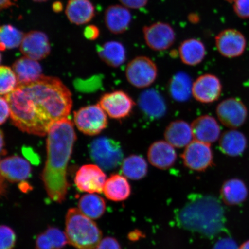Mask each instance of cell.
I'll list each match as a JSON object with an SVG mask.
<instances>
[{
	"label": "cell",
	"instance_id": "cell-37",
	"mask_svg": "<svg viewBox=\"0 0 249 249\" xmlns=\"http://www.w3.org/2000/svg\"><path fill=\"white\" fill-rule=\"evenodd\" d=\"M36 249H54L51 239L45 232L40 233L36 241Z\"/></svg>",
	"mask_w": 249,
	"mask_h": 249
},
{
	"label": "cell",
	"instance_id": "cell-11",
	"mask_svg": "<svg viewBox=\"0 0 249 249\" xmlns=\"http://www.w3.org/2000/svg\"><path fill=\"white\" fill-rule=\"evenodd\" d=\"M216 114L220 122L229 128H238L244 124L248 117V109L240 99L230 98L218 105Z\"/></svg>",
	"mask_w": 249,
	"mask_h": 249
},
{
	"label": "cell",
	"instance_id": "cell-22",
	"mask_svg": "<svg viewBox=\"0 0 249 249\" xmlns=\"http://www.w3.org/2000/svg\"><path fill=\"white\" fill-rule=\"evenodd\" d=\"M166 141L174 147H186L193 140L191 125L183 120H176L170 123L164 131Z\"/></svg>",
	"mask_w": 249,
	"mask_h": 249
},
{
	"label": "cell",
	"instance_id": "cell-15",
	"mask_svg": "<svg viewBox=\"0 0 249 249\" xmlns=\"http://www.w3.org/2000/svg\"><path fill=\"white\" fill-rule=\"evenodd\" d=\"M222 92V85L216 76L204 74L193 84L192 95L202 104H211L218 100Z\"/></svg>",
	"mask_w": 249,
	"mask_h": 249
},
{
	"label": "cell",
	"instance_id": "cell-20",
	"mask_svg": "<svg viewBox=\"0 0 249 249\" xmlns=\"http://www.w3.org/2000/svg\"><path fill=\"white\" fill-rule=\"evenodd\" d=\"M129 9L123 5H113L105 11L106 26L111 33L121 34L128 30L132 21V14Z\"/></svg>",
	"mask_w": 249,
	"mask_h": 249
},
{
	"label": "cell",
	"instance_id": "cell-38",
	"mask_svg": "<svg viewBox=\"0 0 249 249\" xmlns=\"http://www.w3.org/2000/svg\"><path fill=\"white\" fill-rule=\"evenodd\" d=\"M95 249H121L116 239L107 236L103 239Z\"/></svg>",
	"mask_w": 249,
	"mask_h": 249
},
{
	"label": "cell",
	"instance_id": "cell-34",
	"mask_svg": "<svg viewBox=\"0 0 249 249\" xmlns=\"http://www.w3.org/2000/svg\"><path fill=\"white\" fill-rule=\"evenodd\" d=\"M49 236L54 249H63L68 243L65 232L54 227H49L45 231Z\"/></svg>",
	"mask_w": 249,
	"mask_h": 249
},
{
	"label": "cell",
	"instance_id": "cell-33",
	"mask_svg": "<svg viewBox=\"0 0 249 249\" xmlns=\"http://www.w3.org/2000/svg\"><path fill=\"white\" fill-rule=\"evenodd\" d=\"M18 86L17 75L12 68L7 66L0 68V93L7 95L13 91Z\"/></svg>",
	"mask_w": 249,
	"mask_h": 249
},
{
	"label": "cell",
	"instance_id": "cell-35",
	"mask_svg": "<svg viewBox=\"0 0 249 249\" xmlns=\"http://www.w3.org/2000/svg\"><path fill=\"white\" fill-rule=\"evenodd\" d=\"M0 249H13L17 241L14 230L8 226L2 225L0 229Z\"/></svg>",
	"mask_w": 249,
	"mask_h": 249
},
{
	"label": "cell",
	"instance_id": "cell-44",
	"mask_svg": "<svg viewBox=\"0 0 249 249\" xmlns=\"http://www.w3.org/2000/svg\"><path fill=\"white\" fill-rule=\"evenodd\" d=\"M62 9V5L60 2H55L53 4V9L55 12H59Z\"/></svg>",
	"mask_w": 249,
	"mask_h": 249
},
{
	"label": "cell",
	"instance_id": "cell-48",
	"mask_svg": "<svg viewBox=\"0 0 249 249\" xmlns=\"http://www.w3.org/2000/svg\"><path fill=\"white\" fill-rule=\"evenodd\" d=\"M227 2L230 3V4H233V2H234L235 0H225Z\"/></svg>",
	"mask_w": 249,
	"mask_h": 249
},
{
	"label": "cell",
	"instance_id": "cell-26",
	"mask_svg": "<svg viewBox=\"0 0 249 249\" xmlns=\"http://www.w3.org/2000/svg\"><path fill=\"white\" fill-rule=\"evenodd\" d=\"M248 146L246 136L236 130H230L223 133L219 140V147L223 154L236 157L244 154Z\"/></svg>",
	"mask_w": 249,
	"mask_h": 249
},
{
	"label": "cell",
	"instance_id": "cell-10",
	"mask_svg": "<svg viewBox=\"0 0 249 249\" xmlns=\"http://www.w3.org/2000/svg\"><path fill=\"white\" fill-rule=\"evenodd\" d=\"M99 104L109 117L116 120L129 117L135 106L132 98L121 90L106 93Z\"/></svg>",
	"mask_w": 249,
	"mask_h": 249
},
{
	"label": "cell",
	"instance_id": "cell-25",
	"mask_svg": "<svg viewBox=\"0 0 249 249\" xmlns=\"http://www.w3.org/2000/svg\"><path fill=\"white\" fill-rule=\"evenodd\" d=\"M131 191V186L126 177L114 174L106 181L103 193L108 200L120 202L128 198Z\"/></svg>",
	"mask_w": 249,
	"mask_h": 249
},
{
	"label": "cell",
	"instance_id": "cell-5",
	"mask_svg": "<svg viewBox=\"0 0 249 249\" xmlns=\"http://www.w3.org/2000/svg\"><path fill=\"white\" fill-rule=\"evenodd\" d=\"M89 154L93 162L105 170L116 169L123 161L120 142L107 137L93 140L90 145Z\"/></svg>",
	"mask_w": 249,
	"mask_h": 249
},
{
	"label": "cell",
	"instance_id": "cell-24",
	"mask_svg": "<svg viewBox=\"0 0 249 249\" xmlns=\"http://www.w3.org/2000/svg\"><path fill=\"white\" fill-rule=\"evenodd\" d=\"M65 14L71 23L83 25L89 22L95 16V8L89 0H69Z\"/></svg>",
	"mask_w": 249,
	"mask_h": 249
},
{
	"label": "cell",
	"instance_id": "cell-8",
	"mask_svg": "<svg viewBox=\"0 0 249 249\" xmlns=\"http://www.w3.org/2000/svg\"><path fill=\"white\" fill-rule=\"evenodd\" d=\"M143 38L146 45L155 52L170 49L176 39L173 27L168 23L157 21L142 28Z\"/></svg>",
	"mask_w": 249,
	"mask_h": 249
},
{
	"label": "cell",
	"instance_id": "cell-32",
	"mask_svg": "<svg viewBox=\"0 0 249 249\" xmlns=\"http://www.w3.org/2000/svg\"><path fill=\"white\" fill-rule=\"evenodd\" d=\"M22 31L11 24H4L0 28V50L5 51L20 47L24 38Z\"/></svg>",
	"mask_w": 249,
	"mask_h": 249
},
{
	"label": "cell",
	"instance_id": "cell-19",
	"mask_svg": "<svg viewBox=\"0 0 249 249\" xmlns=\"http://www.w3.org/2000/svg\"><path fill=\"white\" fill-rule=\"evenodd\" d=\"M138 104L143 113L151 119H160L166 113V102L160 93L155 89L143 91L139 96Z\"/></svg>",
	"mask_w": 249,
	"mask_h": 249
},
{
	"label": "cell",
	"instance_id": "cell-39",
	"mask_svg": "<svg viewBox=\"0 0 249 249\" xmlns=\"http://www.w3.org/2000/svg\"><path fill=\"white\" fill-rule=\"evenodd\" d=\"M0 105H1V114H0V124H2L6 122L9 117L11 116V108L9 103L4 96L0 98Z\"/></svg>",
	"mask_w": 249,
	"mask_h": 249
},
{
	"label": "cell",
	"instance_id": "cell-17",
	"mask_svg": "<svg viewBox=\"0 0 249 249\" xmlns=\"http://www.w3.org/2000/svg\"><path fill=\"white\" fill-rule=\"evenodd\" d=\"M147 157L149 163L160 170H166L172 167L177 159L174 147L163 140L152 143L148 148Z\"/></svg>",
	"mask_w": 249,
	"mask_h": 249
},
{
	"label": "cell",
	"instance_id": "cell-21",
	"mask_svg": "<svg viewBox=\"0 0 249 249\" xmlns=\"http://www.w3.org/2000/svg\"><path fill=\"white\" fill-rule=\"evenodd\" d=\"M12 68L17 75L18 85H28L43 76L42 68L38 61L25 56L18 59Z\"/></svg>",
	"mask_w": 249,
	"mask_h": 249
},
{
	"label": "cell",
	"instance_id": "cell-23",
	"mask_svg": "<svg viewBox=\"0 0 249 249\" xmlns=\"http://www.w3.org/2000/svg\"><path fill=\"white\" fill-rule=\"evenodd\" d=\"M178 54L183 64L188 66H196L204 60L207 54L206 47L200 39H187L180 43Z\"/></svg>",
	"mask_w": 249,
	"mask_h": 249
},
{
	"label": "cell",
	"instance_id": "cell-31",
	"mask_svg": "<svg viewBox=\"0 0 249 249\" xmlns=\"http://www.w3.org/2000/svg\"><path fill=\"white\" fill-rule=\"evenodd\" d=\"M148 164L144 158L132 155L126 158L121 164V171L127 178L138 180L144 178L148 173Z\"/></svg>",
	"mask_w": 249,
	"mask_h": 249
},
{
	"label": "cell",
	"instance_id": "cell-45",
	"mask_svg": "<svg viewBox=\"0 0 249 249\" xmlns=\"http://www.w3.org/2000/svg\"><path fill=\"white\" fill-rule=\"evenodd\" d=\"M239 249H249V240L243 243Z\"/></svg>",
	"mask_w": 249,
	"mask_h": 249
},
{
	"label": "cell",
	"instance_id": "cell-43",
	"mask_svg": "<svg viewBox=\"0 0 249 249\" xmlns=\"http://www.w3.org/2000/svg\"><path fill=\"white\" fill-rule=\"evenodd\" d=\"M17 0H0V9H7L15 5Z\"/></svg>",
	"mask_w": 249,
	"mask_h": 249
},
{
	"label": "cell",
	"instance_id": "cell-30",
	"mask_svg": "<svg viewBox=\"0 0 249 249\" xmlns=\"http://www.w3.org/2000/svg\"><path fill=\"white\" fill-rule=\"evenodd\" d=\"M81 213L91 219H98L105 213L104 199L95 194H89L81 197L78 204Z\"/></svg>",
	"mask_w": 249,
	"mask_h": 249
},
{
	"label": "cell",
	"instance_id": "cell-36",
	"mask_svg": "<svg viewBox=\"0 0 249 249\" xmlns=\"http://www.w3.org/2000/svg\"><path fill=\"white\" fill-rule=\"evenodd\" d=\"M233 9L239 18H249V0H235Z\"/></svg>",
	"mask_w": 249,
	"mask_h": 249
},
{
	"label": "cell",
	"instance_id": "cell-14",
	"mask_svg": "<svg viewBox=\"0 0 249 249\" xmlns=\"http://www.w3.org/2000/svg\"><path fill=\"white\" fill-rule=\"evenodd\" d=\"M20 50L25 57L39 61L51 53V46L45 33L34 30L24 34Z\"/></svg>",
	"mask_w": 249,
	"mask_h": 249
},
{
	"label": "cell",
	"instance_id": "cell-46",
	"mask_svg": "<svg viewBox=\"0 0 249 249\" xmlns=\"http://www.w3.org/2000/svg\"><path fill=\"white\" fill-rule=\"evenodd\" d=\"M1 154H2L3 153V149H4V138H3V133L1 131Z\"/></svg>",
	"mask_w": 249,
	"mask_h": 249
},
{
	"label": "cell",
	"instance_id": "cell-13",
	"mask_svg": "<svg viewBox=\"0 0 249 249\" xmlns=\"http://www.w3.org/2000/svg\"><path fill=\"white\" fill-rule=\"evenodd\" d=\"M216 48L220 55L229 58L239 57L244 53L247 40L243 34L235 29H225L214 38Z\"/></svg>",
	"mask_w": 249,
	"mask_h": 249
},
{
	"label": "cell",
	"instance_id": "cell-4",
	"mask_svg": "<svg viewBox=\"0 0 249 249\" xmlns=\"http://www.w3.org/2000/svg\"><path fill=\"white\" fill-rule=\"evenodd\" d=\"M65 234L68 243L76 249H95L102 237L98 225L75 208L67 212Z\"/></svg>",
	"mask_w": 249,
	"mask_h": 249
},
{
	"label": "cell",
	"instance_id": "cell-9",
	"mask_svg": "<svg viewBox=\"0 0 249 249\" xmlns=\"http://www.w3.org/2000/svg\"><path fill=\"white\" fill-rule=\"evenodd\" d=\"M181 157L187 168L198 172L207 170L213 163L211 145L195 140L186 146Z\"/></svg>",
	"mask_w": 249,
	"mask_h": 249
},
{
	"label": "cell",
	"instance_id": "cell-42",
	"mask_svg": "<svg viewBox=\"0 0 249 249\" xmlns=\"http://www.w3.org/2000/svg\"><path fill=\"white\" fill-rule=\"evenodd\" d=\"M100 31L98 28L94 25H89L87 26L84 31V36L87 39L93 40L97 39L99 37Z\"/></svg>",
	"mask_w": 249,
	"mask_h": 249
},
{
	"label": "cell",
	"instance_id": "cell-47",
	"mask_svg": "<svg viewBox=\"0 0 249 249\" xmlns=\"http://www.w3.org/2000/svg\"><path fill=\"white\" fill-rule=\"evenodd\" d=\"M33 1L36 2H43L48 1L49 0H33Z\"/></svg>",
	"mask_w": 249,
	"mask_h": 249
},
{
	"label": "cell",
	"instance_id": "cell-41",
	"mask_svg": "<svg viewBox=\"0 0 249 249\" xmlns=\"http://www.w3.org/2000/svg\"><path fill=\"white\" fill-rule=\"evenodd\" d=\"M121 5L131 9H140L147 5L149 0H118Z\"/></svg>",
	"mask_w": 249,
	"mask_h": 249
},
{
	"label": "cell",
	"instance_id": "cell-7",
	"mask_svg": "<svg viewBox=\"0 0 249 249\" xmlns=\"http://www.w3.org/2000/svg\"><path fill=\"white\" fill-rule=\"evenodd\" d=\"M74 122L81 132L89 136L98 135L108 124L107 113L99 104L87 106L74 112Z\"/></svg>",
	"mask_w": 249,
	"mask_h": 249
},
{
	"label": "cell",
	"instance_id": "cell-18",
	"mask_svg": "<svg viewBox=\"0 0 249 249\" xmlns=\"http://www.w3.org/2000/svg\"><path fill=\"white\" fill-rule=\"evenodd\" d=\"M193 136L195 140L211 144L220 136V127L215 118L205 115L196 118L191 124Z\"/></svg>",
	"mask_w": 249,
	"mask_h": 249
},
{
	"label": "cell",
	"instance_id": "cell-1",
	"mask_svg": "<svg viewBox=\"0 0 249 249\" xmlns=\"http://www.w3.org/2000/svg\"><path fill=\"white\" fill-rule=\"evenodd\" d=\"M12 124L21 131L48 135L55 123L68 118L72 107L71 92L61 80L43 75L36 82L18 85L5 96Z\"/></svg>",
	"mask_w": 249,
	"mask_h": 249
},
{
	"label": "cell",
	"instance_id": "cell-3",
	"mask_svg": "<svg viewBox=\"0 0 249 249\" xmlns=\"http://www.w3.org/2000/svg\"><path fill=\"white\" fill-rule=\"evenodd\" d=\"M178 225L205 237L214 238L225 229V210L219 200L210 195H196L177 214Z\"/></svg>",
	"mask_w": 249,
	"mask_h": 249
},
{
	"label": "cell",
	"instance_id": "cell-27",
	"mask_svg": "<svg viewBox=\"0 0 249 249\" xmlns=\"http://www.w3.org/2000/svg\"><path fill=\"white\" fill-rule=\"evenodd\" d=\"M221 197L227 205H237L243 203L248 196V189L241 179L232 178L224 182L220 191Z\"/></svg>",
	"mask_w": 249,
	"mask_h": 249
},
{
	"label": "cell",
	"instance_id": "cell-2",
	"mask_svg": "<svg viewBox=\"0 0 249 249\" xmlns=\"http://www.w3.org/2000/svg\"><path fill=\"white\" fill-rule=\"evenodd\" d=\"M47 135V160L42 179L50 198L61 203L69 188L67 167L76 139L73 124L64 118L53 124Z\"/></svg>",
	"mask_w": 249,
	"mask_h": 249
},
{
	"label": "cell",
	"instance_id": "cell-6",
	"mask_svg": "<svg viewBox=\"0 0 249 249\" xmlns=\"http://www.w3.org/2000/svg\"><path fill=\"white\" fill-rule=\"evenodd\" d=\"M125 74L130 85L136 88L144 89L151 86L157 80L158 70L151 58L141 55L129 62Z\"/></svg>",
	"mask_w": 249,
	"mask_h": 249
},
{
	"label": "cell",
	"instance_id": "cell-12",
	"mask_svg": "<svg viewBox=\"0 0 249 249\" xmlns=\"http://www.w3.org/2000/svg\"><path fill=\"white\" fill-rule=\"evenodd\" d=\"M107 180V176L98 165L86 164L77 171L74 183L80 192L101 194Z\"/></svg>",
	"mask_w": 249,
	"mask_h": 249
},
{
	"label": "cell",
	"instance_id": "cell-28",
	"mask_svg": "<svg viewBox=\"0 0 249 249\" xmlns=\"http://www.w3.org/2000/svg\"><path fill=\"white\" fill-rule=\"evenodd\" d=\"M97 51L101 60L111 67L121 66L126 59L125 48L122 43L116 40L105 42L98 47Z\"/></svg>",
	"mask_w": 249,
	"mask_h": 249
},
{
	"label": "cell",
	"instance_id": "cell-29",
	"mask_svg": "<svg viewBox=\"0 0 249 249\" xmlns=\"http://www.w3.org/2000/svg\"><path fill=\"white\" fill-rule=\"evenodd\" d=\"M193 84L191 77L183 71L174 74L169 83L171 97L177 102L188 101L192 94Z\"/></svg>",
	"mask_w": 249,
	"mask_h": 249
},
{
	"label": "cell",
	"instance_id": "cell-16",
	"mask_svg": "<svg viewBox=\"0 0 249 249\" xmlns=\"http://www.w3.org/2000/svg\"><path fill=\"white\" fill-rule=\"evenodd\" d=\"M1 178L11 182L23 181L30 176L31 168L29 161L18 156L3 159L0 164Z\"/></svg>",
	"mask_w": 249,
	"mask_h": 249
},
{
	"label": "cell",
	"instance_id": "cell-40",
	"mask_svg": "<svg viewBox=\"0 0 249 249\" xmlns=\"http://www.w3.org/2000/svg\"><path fill=\"white\" fill-rule=\"evenodd\" d=\"M213 249H239L237 244L231 238H224L218 241Z\"/></svg>",
	"mask_w": 249,
	"mask_h": 249
}]
</instances>
